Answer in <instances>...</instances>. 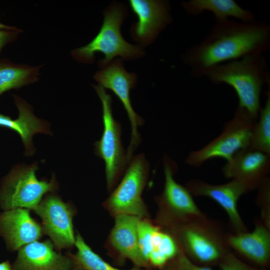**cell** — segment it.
<instances>
[{"instance_id":"obj_7","label":"cell","mask_w":270,"mask_h":270,"mask_svg":"<svg viewBox=\"0 0 270 270\" xmlns=\"http://www.w3.org/2000/svg\"><path fill=\"white\" fill-rule=\"evenodd\" d=\"M94 88L102 102L104 124L102 136L94 144V152L105 163L107 186L112 190L130 162L122 142L120 124L113 116L112 96L100 84Z\"/></svg>"},{"instance_id":"obj_12","label":"cell","mask_w":270,"mask_h":270,"mask_svg":"<svg viewBox=\"0 0 270 270\" xmlns=\"http://www.w3.org/2000/svg\"><path fill=\"white\" fill-rule=\"evenodd\" d=\"M194 196H206L217 202L226 212L236 233L246 232L238 210L240 197L250 191L244 183L235 180L220 184H212L199 179L191 180L186 186Z\"/></svg>"},{"instance_id":"obj_1","label":"cell","mask_w":270,"mask_h":270,"mask_svg":"<svg viewBox=\"0 0 270 270\" xmlns=\"http://www.w3.org/2000/svg\"><path fill=\"white\" fill-rule=\"evenodd\" d=\"M270 48V26L256 20H216L200 42L188 48L182 58L196 78L205 76L216 66L244 56L264 54Z\"/></svg>"},{"instance_id":"obj_4","label":"cell","mask_w":270,"mask_h":270,"mask_svg":"<svg viewBox=\"0 0 270 270\" xmlns=\"http://www.w3.org/2000/svg\"><path fill=\"white\" fill-rule=\"evenodd\" d=\"M174 231L180 249L192 259L204 264L220 262L228 252L220 230L206 216L180 220Z\"/></svg>"},{"instance_id":"obj_30","label":"cell","mask_w":270,"mask_h":270,"mask_svg":"<svg viewBox=\"0 0 270 270\" xmlns=\"http://www.w3.org/2000/svg\"><path fill=\"white\" fill-rule=\"evenodd\" d=\"M0 270H13L12 264L9 260H5L0 262Z\"/></svg>"},{"instance_id":"obj_24","label":"cell","mask_w":270,"mask_h":270,"mask_svg":"<svg viewBox=\"0 0 270 270\" xmlns=\"http://www.w3.org/2000/svg\"><path fill=\"white\" fill-rule=\"evenodd\" d=\"M37 70L34 68L0 65V95L12 88H18L34 82Z\"/></svg>"},{"instance_id":"obj_15","label":"cell","mask_w":270,"mask_h":270,"mask_svg":"<svg viewBox=\"0 0 270 270\" xmlns=\"http://www.w3.org/2000/svg\"><path fill=\"white\" fill-rule=\"evenodd\" d=\"M12 264L13 270H70L74 266L69 255L54 250L50 240H36L18 250Z\"/></svg>"},{"instance_id":"obj_16","label":"cell","mask_w":270,"mask_h":270,"mask_svg":"<svg viewBox=\"0 0 270 270\" xmlns=\"http://www.w3.org/2000/svg\"><path fill=\"white\" fill-rule=\"evenodd\" d=\"M164 185L160 200L180 220L200 217L204 214L194 202L188 190L174 178L175 162L166 156L163 159Z\"/></svg>"},{"instance_id":"obj_18","label":"cell","mask_w":270,"mask_h":270,"mask_svg":"<svg viewBox=\"0 0 270 270\" xmlns=\"http://www.w3.org/2000/svg\"><path fill=\"white\" fill-rule=\"evenodd\" d=\"M228 246L259 264L268 263L270 257V232L264 224H257L251 232L235 233L226 238Z\"/></svg>"},{"instance_id":"obj_25","label":"cell","mask_w":270,"mask_h":270,"mask_svg":"<svg viewBox=\"0 0 270 270\" xmlns=\"http://www.w3.org/2000/svg\"><path fill=\"white\" fill-rule=\"evenodd\" d=\"M156 228L149 222L140 218L137 226L138 242L140 252L148 262L152 250V236Z\"/></svg>"},{"instance_id":"obj_19","label":"cell","mask_w":270,"mask_h":270,"mask_svg":"<svg viewBox=\"0 0 270 270\" xmlns=\"http://www.w3.org/2000/svg\"><path fill=\"white\" fill-rule=\"evenodd\" d=\"M19 111L18 118L16 120L0 114V126L10 128L16 132L20 136L25 147L24 154L34 155L35 148L32 138L36 133L52 134L50 124L44 120L37 118L32 113L30 107L22 100L15 98Z\"/></svg>"},{"instance_id":"obj_2","label":"cell","mask_w":270,"mask_h":270,"mask_svg":"<svg viewBox=\"0 0 270 270\" xmlns=\"http://www.w3.org/2000/svg\"><path fill=\"white\" fill-rule=\"evenodd\" d=\"M204 77L215 84H226L232 87L238 96V106L258 119L262 88L270 78L264 54L218 64L210 68Z\"/></svg>"},{"instance_id":"obj_28","label":"cell","mask_w":270,"mask_h":270,"mask_svg":"<svg viewBox=\"0 0 270 270\" xmlns=\"http://www.w3.org/2000/svg\"><path fill=\"white\" fill-rule=\"evenodd\" d=\"M219 264L222 270H259L244 263L230 252L224 255Z\"/></svg>"},{"instance_id":"obj_22","label":"cell","mask_w":270,"mask_h":270,"mask_svg":"<svg viewBox=\"0 0 270 270\" xmlns=\"http://www.w3.org/2000/svg\"><path fill=\"white\" fill-rule=\"evenodd\" d=\"M266 84V100L264 106L260 110V118L254 126L248 148L270 156V78Z\"/></svg>"},{"instance_id":"obj_5","label":"cell","mask_w":270,"mask_h":270,"mask_svg":"<svg viewBox=\"0 0 270 270\" xmlns=\"http://www.w3.org/2000/svg\"><path fill=\"white\" fill-rule=\"evenodd\" d=\"M38 163L14 167L2 179L0 186V208L3 210L18 208L34 210L48 192L58 188L53 176L50 182L36 176Z\"/></svg>"},{"instance_id":"obj_9","label":"cell","mask_w":270,"mask_h":270,"mask_svg":"<svg viewBox=\"0 0 270 270\" xmlns=\"http://www.w3.org/2000/svg\"><path fill=\"white\" fill-rule=\"evenodd\" d=\"M94 78L98 84L114 92L127 113L131 125V138L126 153L128 159L130 161L132 154L140 142L138 127L144 122L142 118L133 109L130 100V91L135 86L136 74L127 72L122 64V60L116 58L98 72Z\"/></svg>"},{"instance_id":"obj_33","label":"cell","mask_w":270,"mask_h":270,"mask_svg":"<svg viewBox=\"0 0 270 270\" xmlns=\"http://www.w3.org/2000/svg\"><path fill=\"white\" fill-rule=\"evenodd\" d=\"M0 27H1V26H0Z\"/></svg>"},{"instance_id":"obj_27","label":"cell","mask_w":270,"mask_h":270,"mask_svg":"<svg viewBox=\"0 0 270 270\" xmlns=\"http://www.w3.org/2000/svg\"><path fill=\"white\" fill-rule=\"evenodd\" d=\"M169 262V266L174 270H213L212 268L197 265L180 248L176 256Z\"/></svg>"},{"instance_id":"obj_13","label":"cell","mask_w":270,"mask_h":270,"mask_svg":"<svg viewBox=\"0 0 270 270\" xmlns=\"http://www.w3.org/2000/svg\"><path fill=\"white\" fill-rule=\"evenodd\" d=\"M270 156L249 148L236 152L222 168L224 176L246 184L250 190L259 187L267 178Z\"/></svg>"},{"instance_id":"obj_29","label":"cell","mask_w":270,"mask_h":270,"mask_svg":"<svg viewBox=\"0 0 270 270\" xmlns=\"http://www.w3.org/2000/svg\"><path fill=\"white\" fill-rule=\"evenodd\" d=\"M10 34L8 33L0 30V50L5 44L9 38Z\"/></svg>"},{"instance_id":"obj_14","label":"cell","mask_w":270,"mask_h":270,"mask_svg":"<svg viewBox=\"0 0 270 270\" xmlns=\"http://www.w3.org/2000/svg\"><path fill=\"white\" fill-rule=\"evenodd\" d=\"M43 232L42 227L30 216L28 209L18 208L0 213V236L9 250H18L37 240Z\"/></svg>"},{"instance_id":"obj_31","label":"cell","mask_w":270,"mask_h":270,"mask_svg":"<svg viewBox=\"0 0 270 270\" xmlns=\"http://www.w3.org/2000/svg\"><path fill=\"white\" fill-rule=\"evenodd\" d=\"M70 270H84L74 264V266Z\"/></svg>"},{"instance_id":"obj_3","label":"cell","mask_w":270,"mask_h":270,"mask_svg":"<svg viewBox=\"0 0 270 270\" xmlns=\"http://www.w3.org/2000/svg\"><path fill=\"white\" fill-rule=\"evenodd\" d=\"M127 14L126 6L112 2L104 11V21L98 34L88 44L73 50L74 58L82 62L90 63L94 60L96 52H102L104 57L98 63L102 68L118 56L124 60L142 57L144 52L142 46L128 43L122 36L120 26Z\"/></svg>"},{"instance_id":"obj_20","label":"cell","mask_w":270,"mask_h":270,"mask_svg":"<svg viewBox=\"0 0 270 270\" xmlns=\"http://www.w3.org/2000/svg\"><path fill=\"white\" fill-rule=\"evenodd\" d=\"M181 6L187 14L194 16L204 11H210L214 14L216 20L229 18V17L236 18L244 22L256 20L253 12L242 8L234 0H190L182 2Z\"/></svg>"},{"instance_id":"obj_17","label":"cell","mask_w":270,"mask_h":270,"mask_svg":"<svg viewBox=\"0 0 270 270\" xmlns=\"http://www.w3.org/2000/svg\"><path fill=\"white\" fill-rule=\"evenodd\" d=\"M116 216L110 240L112 246L135 266L148 268L150 266L142 256L138 245L137 226L140 218L128 214Z\"/></svg>"},{"instance_id":"obj_26","label":"cell","mask_w":270,"mask_h":270,"mask_svg":"<svg viewBox=\"0 0 270 270\" xmlns=\"http://www.w3.org/2000/svg\"><path fill=\"white\" fill-rule=\"evenodd\" d=\"M259 189L257 200L262 206V216L264 224L270 229V218L268 217V206H270V181L268 177L258 188Z\"/></svg>"},{"instance_id":"obj_23","label":"cell","mask_w":270,"mask_h":270,"mask_svg":"<svg viewBox=\"0 0 270 270\" xmlns=\"http://www.w3.org/2000/svg\"><path fill=\"white\" fill-rule=\"evenodd\" d=\"M77 249L75 254H69L75 265L84 270H124L116 268L94 252L78 234L74 244ZM127 270H148L135 266Z\"/></svg>"},{"instance_id":"obj_32","label":"cell","mask_w":270,"mask_h":270,"mask_svg":"<svg viewBox=\"0 0 270 270\" xmlns=\"http://www.w3.org/2000/svg\"><path fill=\"white\" fill-rule=\"evenodd\" d=\"M164 270H172V268H170L168 266V268H166Z\"/></svg>"},{"instance_id":"obj_8","label":"cell","mask_w":270,"mask_h":270,"mask_svg":"<svg viewBox=\"0 0 270 270\" xmlns=\"http://www.w3.org/2000/svg\"><path fill=\"white\" fill-rule=\"evenodd\" d=\"M149 172V164L144 154L132 158L121 182L106 201L108 209L115 216L128 214L140 218L146 216L142 198Z\"/></svg>"},{"instance_id":"obj_21","label":"cell","mask_w":270,"mask_h":270,"mask_svg":"<svg viewBox=\"0 0 270 270\" xmlns=\"http://www.w3.org/2000/svg\"><path fill=\"white\" fill-rule=\"evenodd\" d=\"M179 250L178 244L172 236L156 227L148 262L150 266L162 268L176 256Z\"/></svg>"},{"instance_id":"obj_6","label":"cell","mask_w":270,"mask_h":270,"mask_svg":"<svg viewBox=\"0 0 270 270\" xmlns=\"http://www.w3.org/2000/svg\"><path fill=\"white\" fill-rule=\"evenodd\" d=\"M256 121L248 110L238 106L233 118L225 124L221 134L200 150L191 151L185 162L199 167L215 158L229 160L238 152L249 148Z\"/></svg>"},{"instance_id":"obj_10","label":"cell","mask_w":270,"mask_h":270,"mask_svg":"<svg viewBox=\"0 0 270 270\" xmlns=\"http://www.w3.org/2000/svg\"><path fill=\"white\" fill-rule=\"evenodd\" d=\"M42 222L43 232L48 234L57 250L74 245L73 211L58 196L48 194L34 210Z\"/></svg>"},{"instance_id":"obj_11","label":"cell","mask_w":270,"mask_h":270,"mask_svg":"<svg viewBox=\"0 0 270 270\" xmlns=\"http://www.w3.org/2000/svg\"><path fill=\"white\" fill-rule=\"evenodd\" d=\"M130 6L138 20L131 28V35L141 46L152 42L172 22L169 2L164 0H130Z\"/></svg>"}]
</instances>
